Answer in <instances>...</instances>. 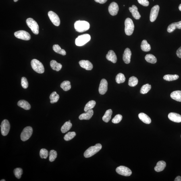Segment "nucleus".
Listing matches in <instances>:
<instances>
[{
	"mask_svg": "<svg viewBox=\"0 0 181 181\" xmlns=\"http://www.w3.org/2000/svg\"><path fill=\"white\" fill-rule=\"evenodd\" d=\"M74 27L76 31L82 33L89 29L90 25L87 21L79 20L75 23Z\"/></svg>",
	"mask_w": 181,
	"mask_h": 181,
	"instance_id": "1",
	"label": "nucleus"
},
{
	"mask_svg": "<svg viewBox=\"0 0 181 181\" xmlns=\"http://www.w3.org/2000/svg\"><path fill=\"white\" fill-rule=\"evenodd\" d=\"M102 148L101 144H97L94 146L90 147L84 153V156L88 158L95 155Z\"/></svg>",
	"mask_w": 181,
	"mask_h": 181,
	"instance_id": "2",
	"label": "nucleus"
},
{
	"mask_svg": "<svg viewBox=\"0 0 181 181\" xmlns=\"http://www.w3.org/2000/svg\"><path fill=\"white\" fill-rule=\"evenodd\" d=\"M125 32L126 35L130 36L133 33L134 30V25L131 19L127 18L125 20Z\"/></svg>",
	"mask_w": 181,
	"mask_h": 181,
	"instance_id": "3",
	"label": "nucleus"
},
{
	"mask_svg": "<svg viewBox=\"0 0 181 181\" xmlns=\"http://www.w3.org/2000/svg\"><path fill=\"white\" fill-rule=\"evenodd\" d=\"M32 68L37 73L42 74L44 72V68L42 63L38 60L33 59L31 61Z\"/></svg>",
	"mask_w": 181,
	"mask_h": 181,
	"instance_id": "4",
	"label": "nucleus"
},
{
	"mask_svg": "<svg viewBox=\"0 0 181 181\" xmlns=\"http://www.w3.org/2000/svg\"><path fill=\"white\" fill-rule=\"evenodd\" d=\"M90 35L88 34H84L79 36L75 40V44L77 46L81 47L90 41Z\"/></svg>",
	"mask_w": 181,
	"mask_h": 181,
	"instance_id": "5",
	"label": "nucleus"
},
{
	"mask_svg": "<svg viewBox=\"0 0 181 181\" xmlns=\"http://www.w3.org/2000/svg\"><path fill=\"white\" fill-rule=\"evenodd\" d=\"M26 23L34 34L37 35L39 33V27L37 23L33 19L28 18L26 20Z\"/></svg>",
	"mask_w": 181,
	"mask_h": 181,
	"instance_id": "6",
	"label": "nucleus"
},
{
	"mask_svg": "<svg viewBox=\"0 0 181 181\" xmlns=\"http://www.w3.org/2000/svg\"><path fill=\"white\" fill-rule=\"evenodd\" d=\"M33 132L31 127L28 126L25 128L21 135V138L23 141H26L28 140L32 136Z\"/></svg>",
	"mask_w": 181,
	"mask_h": 181,
	"instance_id": "7",
	"label": "nucleus"
},
{
	"mask_svg": "<svg viewBox=\"0 0 181 181\" xmlns=\"http://www.w3.org/2000/svg\"><path fill=\"white\" fill-rule=\"evenodd\" d=\"M116 171L119 174L125 176H130L132 174V171L130 169L123 166L117 167Z\"/></svg>",
	"mask_w": 181,
	"mask_h": 181,
	"instance_id": "8",
	"label": "nucleus"
},
{
	"mask_svg": "<svg viewBox=\"0 0 181 181\" xmlns=\"http://www.w3.org/2000/svg\"><path fill=\"white\" fill-rule=\"evenodd\" d=\"M14 35L18 39L27 41L30 40L31 38L29 33L24 30H20L15 32Z\"/></svg>",
	"mask_w": 181,
	"mask_h": 181,
	"instance_id": "9",
	"label": "nucleus"
},
{
	"mask_svg": "<svg viewBox=\"0 0 181 181\" xmlns=\"http://www.w3.org/2000/svg\"><path fill=\"white\" fill-rule=\"evenodd\" d=\"M1 134L3 136H6L8 134L10 130V125L8 120L5 119L2 122L1 126Z\"/></svg>",
	"mask_w": 181,
	"mask_h": 181,
	"instance_id": "10",
	"label": "nucleus"
},
{
	"mask_svg": "<svg viewBox=\"0 0 181 181\" xmlns=\"http://www.w3.org/2000/svg\"><path fill=\"white\" fill-rule=\"evenodd\" d=\"M48 16L53 23L56 26L60 24V20L58 16L53 11H50L48 13Z\"/></svg>",
	"mask_w": 181,
	"mask_h": 181,
	"instance_id": "11",
	"label": "nucleus"
},
{
	"mask_svg": "<svg viewBox=\"0 0 181 181\" xmlns=\"http://www.w3.org/2000/svg\"><path fill=\"white\" fill-rule=\"evenodd\" d=\"M159 9V6L158 5L154 6L152 8L150 17V21L151 22H154L156 19L158 14Z\"/></svg>",
	"mask_w": 181,
	"mask_h": 181,
	"instance_id": "12",
	"label": "nucleus"
},
{
	"mask_svg": "<svg viewBox=\"0 0 181 181\" xmlns=\"http://www.w3.org/2000/svg\"><path fill=\"white\" fill-rule=\"evenodd\" d=\"M108 89V82L105 79H102L100 83L99 88V92L101 95H104L107 91Z\"/></svg>",
	"mask_w": 181,
	"mask_h": 181,
	"instance_id": "13",
	"label": "nucleus"
},
{
	"mask_svg": "<svg viewBox=\"0 0 181 181\" xmlns=\"http://www.w3.org/2000/svg\"><path fill=\"white\" fill-rule=\"evenodd\" d=\"M119 11L118 5L117 4L113 2L108 7V11L112 16H116Z\"/></svg>",
	"mask_w": 181,
	"mask_h": 181,
	"instance_id": "14",
	"label": "nucleus"
},
{
	"mask_svg": "<svg viewBox=\"0 0 181 181\" xmlns=\"http://www.w3.org/2000/svg\"><path fill=\"white\" fill-rule=\"evenodd\" d=\"M131 55L132 53L130 49L128 48H126L125 50L123 55V61L126 64H129L130 63Z\"/></svg>",
	"mask_w": 181,
	"mask_h": 181,
	"instance_id": "15",
	"label": "nucleus"
},
{
	"mask_svg": "<svg viewBox=\"0 0 181 181\" xmlns=\"http://www.w3.org/2000/svg\"><path fill=\"white\" fill-rule=\"evenodd\" d=\"M79 63L80 66L87 70H91L93 68V65L90 61L88 60H81Z\"/></svg>",
	"mask_w": 181,
	"mask_h": 181,
	"instance_id": "16",
	"label": "nucleus"
},
{
	"mask_svg": "<svg viewBox=\"0 0 181 181\" xmlns=\"http://www.w3.org/2000/svg\"><path fill=\"white\" fill-rule=\"evenodd\" d=\"M168 117L170 120L173 122L177 123L181 122V115L178 113L174 112L169 113Z\"/></svg>",
	"mask_w": 181,
	"mask_h": 181,
	"instance_id": "17",
	"label": "nucleus"
},
{
	"mask_svg": "<svg viewBox=\"0 0 181 181\" xmlns=\"http://www.w3.org/2000/svg\"><path fill=\"white\" fill-rule=\"evenodd\" d=\"M129 9L132 13V16L136 20H139L141 17L139 12L138 11L137 7L136 5H132V7H130Z\"/></svg>",
	"mask_w": 181,
	"mask_h": 181,
	"instance_id": "18",
	"label": "nucleus"
},
{
	"mask_svg": "<svg viewBox=\"0 0 181 181\" xmlns=\"http://www.w3.org/2000/svg\"><path fill=\"white\" fill-rule=\"evenodd\" d=\"M93 110L90 109L81 114L79 116V119L81 120H89L93 116Z\"/></svg>",
	"mask_w": 181,
	"mask_h": 181,
	"instance_id": "19",
	"label": "nucleus"
},
{
	"mask_svg": "<svg viewBox=\"0 0 181 181\" xmlns=\"http://www.w3.org/2000/svg\"><path fill=\"white\" fill-rule=\"evenodd\" d=\"M106 58L108 60L111 61L113 63H116L117 61L116 55L114 51L112 50L108 51L106 55Z\"/></svg>",
	"mask_w": 181,
	"mask_h": 181,
	"instance_id": "20",
	"label": "nucleus"
},
{
	"mask_svg": "<svg viewBox=\"0 0 181 181\" xmlns=\"http://www.w3.org/2000/svg\"><path fill=\"white\" fill-rule=\"evenodd\" d=\"M176 29H181V21L178 22L172 23L168 26L167 31L169 33L174 31Z\"/></svg>",
	"mask_w": 181,
	"mask_h": 181,
	"instance_id": "21",
	"label": "nucleus"
},
{
	"mask_svg": "<svg viewBox=\"0 0 181 181\" xmlns=\"http://www.w3.org/2000/svg\"><path fill=\"white\" fill-rule=\"evenodd\" d=\"M138 116L140 120L146 124H149L151 122V118L145 113H140L138 114Z\"/></svg>",
	"mask_w": 181,
	"mask_h": 181,
	"instance_id": "22",
	"label": "nucleus"
},
{
	"mask_svg": "<svg viewBox=\"0 0 181 181\" xmlns=\"http://www.w3.org/2000/svg\"><path fill=\"white\" fill-rule=\"evenodd\" d=\"M166 163L163 161H160L158 162L154 168L155 170L157 172H161L164 170L166 166Z\"/></svg>",
	"mask_w": 181,
	"mask_h": 181,
	"instance_id": "23",
	"label": "nucleus"
},
{
	"mask_svg": "<svg viewBox=\"0 0 181 181\" xmlns=\"http://www.w3.org/2000/svg\"><path fill=\"white\" fill-rule=\"evenodd\" d=\"M170 97L171 98L175 100L181 102V90H176L171 93Z\"/></svg>",
	"mask_w": 181,
	"mask_h": 181,
	"instance_id": "24",
	"label": "nucleus"
},
{
	"mask_svg": "<svg viewBox=\"0 0 181 181\" xmlns=\"http://www.w3.org/2000/svg\"><path fill=\"white\" fill-rule=\"evenodd\" d=\"M17 104L19 106L22 108L26 110H29L31 108L30 104L27 101L25 100H21L19 101Z\"/></svg>",
	"mask_w": 181,
	"mask_h": 181,
	"instance_id": "25",
	"label": "nucleus"
},
{
	"mask_svg": "<svg viewBox=\"0 0 181 181\" xmlns=\"http://www.w3.org/2000/svg\"><path fill=\"white\" fill-rule=\"evenodd\" d=\"M50 65L53 70L57 72L60 71L62 67V65L61 63H57L55 60H52L50 63Z\"/></svg>",
	"mask_w": 181,
	"mask_h": 181,
	"instance_id": "26",
	"label": "nucleus"
},
{
	"mask_svg": "<svg viewBox=\"0 0 181 181\" xmlns=\"http://www.w3.org/2000/svg\"><path fill=\"white\" fill-rule=\"evenodd\" d=\"M112 111L111 109L108 110L102 117L103 120L105 122H108L111 118Z\"/></svg>",
	"mask_w": 181,
	"mask_h": 181,
	"instance_id": "27",
	"label": "nucleus"
},
{
	"mask_svg": "<svg viewBox=\"0 0 181 181\" xmlns=\"http://www.w3.org/2000/svg\"><path fill=\"white\" fill-rule=\"evenodd\" d=\"M140 47L142 51L145 52L149 51L151 49V46L148 43L147 40H144L142 41Z\"/></svg>",
	"mask_w": 181,
	"mask_h": 181,
	"instance_id": "28",
	"label": "nucleus"
},
{
	"mask_svg": "<svg viewBox=\"0 0 181 181\" xmlns=\"http://www.w3.org/2000/svg\"><path fill=\"white\" fill-rule=\"evenodd\" d=\"M53 49L55 53L62 55H66V52L65 50L61 49L60 46L57 44H55L53 46Z\"/></svg>",
	"mask_w": 181,
	"mask_h": 181,
	"instance_id": "29",
	"label": "nucleus"
},
{
	"mask_svg": "<svg viewBox=\"0 0 181 181\" xmlns=\"http://www.w3.org/2000/svg\"><path fill=\"white\" fill-rule=\"evenodd\" d=\"M145 59L147 62L152 63V64H155L157 61L156 58L152 54L146 55L145 57Z\"/></svg>",
	"mask_w": 181,
	"mask_h": 181,
	"instance_id": "30",
	"label": "nucleus"
},
{
	"mask_svg": "<svg viewBox=\"0 0 181 181\" xmlns=\"http://www.w3.org/2000/svg\"><path fill=\"white\" fill-rule=\"evenodd\" d=\"M72 126V124L71 122H65L61 127V132L63 133H65L70 130Z\"/></svg>",
	"mask_w": 181,
	"mask_h": 181,
	"instance_id": "31",
	"label": "nucleus"
},
{
	"mask_svg": "<svg viewBox=\"0 0 181 181\" xmlns=\"http://www.w3.org/2000/svg\"><path fill=\"white\" fill-rule=\"evenodd\" d=\"M51 103L53 104L57 102L59 98V96L56 92H53L52 93L49 97Z\"/></svg>",
	"mask_w": 181,
	"mask_h": 181,
	"instance_id": "32",
	"label": "nucleus"
},
{
	"mask_svg": "<svg viewBox=\"0 0 181 181\" xmlns=\"http://www.w3.org/2000/svg\"><path fill=\"white\" fill-rule=\"evenodd\" d=\"M61 87L64 91H68L71 88V83L68 81H64L61 83Z\"/></svg>",
	"mask_w": 181,
	"mask_h": 181,
	"instance_id": "33",
	"label": "nucleus"
},
{
	"mask_svg": "<svg viewBox=\"0 0 181 181\" xmlns=\"http://www.w3.org/2000/svg\"><path fill=\"white\" fill-rule=\"evenodd\" d=\"M179 78V76L177 75H166L163 77V79L164 80L168 81L176 80Z\"/></svg>",
	"mask_w": 181,
	"mask_h": 181,
	"instance_id": "34",
	"label": "nucleus"
},
{
	"mask_svg": "<svg viewBox=\"0 0 181 181\" xmlns=\"http://www.w3.org/2000/svg\"><path fill=\"white\" fill-rule=\"evenodd\" d=\"M96 104V102L94 100L90 101L87 103L84 108V110L87 112L90 110L92 109L95 107Z\"/></svg>",
	"mask_w": 181,
	"mask_h": 181,
	"instance_id": "35",
	"label": "nucleus"
},
{
	"mask_svg": "<svg viewBox=\"0 0 181 181\" xmlns=\"http://www.w3.org/2000/svg\"><path fill=\"white\" fill-rule=\"evenodd\" d=\"M115 80L117 84L122 83L126 81V78L124 74L122 73H120L117 75Z\"/></svg>",
	"mask_w": 181,
	"mask_h": 181,
	"instance_id": "36",
	"label": "nucleus"
},
{
	"mask_svg": "<svg viewBox=\"0 0 181 181\" xmlns=\"http://www.w3.org/2000/svg\"><path fill=\"white\" fill-rule=\"evenodd\" d=\"M138 80L136 77L132 76L129 79L128 84L129 86L134 87L136 86L138 84Z\"/></svg>",
	"mask_w": 181,
	"mask_h": 181,
	"instance_id": "37",
	"label": "nucleus"
},
{
	"mask_svg": "<svg viewBox=\"0 0 181 181\" xmlns=\"http://www.w3.org/2000/svg\"><path fill=\"white\" fill-rule=\"evenodd\" d=\"M151 86L149 84H146L144 85L140 89V92L142 94H146L151 89Z\"/></svg>",
	"mask_w": 181,
	"mask_h": 181,
	"instance_id": "38",
	"label": "nucleus"
},
{
	"mask_svg": "<svg viewBox=\"0 0 181 181\" xmlns=\"http://www.w3.org/2000/svg\"><path fill=\"white\" fill-rule=\"evenodd\" d=\"M76 135V133L74 132H69L65 135L64 139L66 141H69L74 138Z\"/></svg>",
	"mask_w": 181,
	"mask_h": 181,
	"instance_id": "39",
	"label": "nucleus"
},
{
	"mask_svg": "<svg viewBox=\"0 0 181 181\" xmlns=\"http://www.w3.org/2000/svg\"><path fill=\"white\" fill-rule=\"evenodd\" d=\"M49 160L51 162L54 161L57 157V153L54 150H51L50 151L49 153Z\"/></svg>",
	"mask_w": 181,
	"mask_h": 181,
	"instance_id": "40",
	"label": "nucleus"
},
{
	"mask_svg": "<svg viewBox=\"0 0 181 181\" xmlns=\"http://www.w3.org/2000/svg\"><path fill=\"white\" fill-rule=\"evenodd\" d=\"M49 154V151L45 149H42L40 150V156L42 159H47Z\"/></svg>",
	"mask_w": 181,
	"mask_h": 181,
	"instance_id": "41",
	"label": "nucleus"
},
{
	"mask_svg": "<svg viewBox=\"0 0 181 181\" xmlns=\"http://www.w3.org/2000/svg\"><path fill=\"white\" fill-rule=\"evenodd\" d=\"M14 175L16 178L18 179L21 178V176L23 173L22 169L20 168H17L15 169L14 170Z\"/></svg>",
	"mask_w": 181,
	"mask_h": 181,
	"instance_id": "42",
	"label": "nucleus"
},
{
	"mask_svg": "<svg viewBox=\"0 0 181 181\" xmlns=\"http://www.w3.org/2000/svg\"><path fill=\"white\" fill-rule=\"evenodd\" d=\"M122 119V116L120 114H117L113 118L112 122L115 124L120 122Z\"/></svg>",
	"mask_w": 181,
	"mask_h": 181,
	"instance_id": "43",
	"label": "nucleus"
},
{
	"mask_svg": "<svg viewBox=\"0 0 181 181\" xmlns=\"http://www.w3.org/2000/svg\"><path fill=\"white\" fill-rule=\"evenodd\" d=\"M21 85L24 89H27L28 87V82L27 79L25 77H23L21 79Z\"/></svg>",
	"mask_w": 181,
	"mask_h": 181,
	"instance_id": "44",
	"label": "nucleus"
},
{
	"mask_svg": "<svg viewBox=\"0 0 181 181\" xmlns=\"http://www.w3.org/2000/svg\"><path fill=\"white\" fill-rule=\"evenodd\" d=\"M138 3L140 5L145 7H147L149 5V1L147 0H138Z\"/></svg>",
	"mask_w": 181,
	"mask_h": 181,
	"instance_id": "45",
	"label": "nucleus"
},
{
	"mask_svg": "<svg viewBox=\"0 0 181 181\" xmlns=\"http://www.w3.org/2000/svg\"><path fill=\"white\" fill-rule=\"evenodd\" d=\"M176 54L177 56L181 59V47L177 50Z\"/></svg>",
	"mask_w": 181,
	"mask_h": 181,
	"instance_id": "46",
	"label": "nucleus"
},
{
	"mask_svg": "<svg viewBox=\"0 0 181 181\" xmlns=\"http://www.w3.org/2000/svg\"><path fill=\"white\" fill-rule=\"evenodd\" d=\"M96 3L100 4H104L106 2L107 0H94Z\"/></svg>",
	"mask_w": 181,
	"mask_h": 181,
	"instance_id": "47",
	"label": "nucleus"
},
{
	"mask_svg": "<svg viewBox=\"0 0 181 181\" xmlns=\"http://www.w3.org/2000/svg\"><path fill=\"white\" fill-rule=\"evenodd\" d=\"M175 181H181V177L180 176H178L175 178Z\"/></svg>",
	"mask_w": 181,
	"mask_h": 181,
	"instance_id": "48",
	"label": "nucleus"
},
{
	"mask_svg": "<svg viewBox=\"0 0 181 181\" xmlns=\"http://www.w3.org/2000/svg\"><path fill=\"white\" fill-rule=\"evenodd\" d=\"M178 8L179 10L181 11V4L180 5H179Z\"/></svg>",
	"mask_w": 181,
	"mask_h": 181,
	"instance_id": "49",
	"label": "nucleus"
},
{
	"mask_svg": "<svg viewBox=\"0 0 181 181\" xmlns=\"http://www.w3.org/2000/svg\"><path fill=\"white\" fill-rule=\"evenodd\" d=\"M13 1H14L15 2H17V1H18V0H13Z\"/></svg>",
	"mask_w": 181,
	"mask_h": 181,
	"instance_id": "50",
	"label": "nucleus"
},
{
	"mask_svg": "<svg viewBox=\"0 0 181 181\" xmlns=\"http://www.w3.org/2000/svg\"><path fill=\"white\" fill-rule=\"evenodd\" d=\"M5 180H1V181H5Z\"/></svg>",
	"mask_w": 181,
	"mask_h": 181,
	"instance_id": "51",
	"label": "nucleus"
},
{
	"mask_svg": "<svg viewBox=\"0 0 181 181\" xmlns=\"http://www.w3.org/2000/svg\"><path fill=\"white\" fill-rule=\"evenodd\" d=\"M69 122H71V120H69Z\"/></svg>",
	"mask_w": 181,
	"mask_h": 181,
	"instance_id": "52",
	"label": "nucleus"
},
{
	"mask_svg": "<svg viewBox=\"0 0 181 181\" xmlns=\"http://www.w3.org/2000/svg\"></svg>",
	"mask_w": 181,
	"mask_h": 181,
	"instance_id": "53",
	"label": "nucleus"
}]
</instances>
